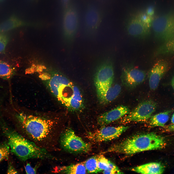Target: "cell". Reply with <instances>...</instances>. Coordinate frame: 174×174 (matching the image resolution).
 Returning <instances> with one entry per match:
<instances>
[{
    "label": "cell",
    "mask_w": 174,
    "mask_h": 174,
    "mask_svg": "<svg viewBox=\"0 0 174 174\" xmlns=\"http://www.w3.org/2000/svg\"><path fill=\"white\" fill-rule=\"evenodd\" d=\"M15 116L25 138L48 151L56 145L59 135L56 119L22 113Z\"/></svg>",
    "instance_id": "cell-1"
},
{
    "label": "cell",
    "mask_w": 174,
    "mask_h": 174,
    "mask_svg": "<svg viewBox=\"0 0 174 174\" xmlns=\"http://www.w3.org/2000/svg\"><path fill=\"white\" fill-rule=\"evenodd\" d=\"M0 125L8 139L11 151L21 160L50 159L52 157L48 151L12 129L1 119L0 120Z\"/></svg>",
    "instance_id": "cell-2"
},
{
    "label": "cell",
    "mask_w": 174,
    "mask_h": 174,
    "mask_svg": "<svg viewBox=\"0 0 174 174\" xmlns=\"http://www.w3.org/2000/svg\"><path fill=\"white\" fill-rule=\"evenodd\" d=\"M166 144L162 136L150 132L129 137L112 146L106 152L132 155L143 151L162 149Z\"/></svg>",
    "instance_id": "cell-3"
},
{
    "label": "cell",
    "mask_w": 174,
    "mask_h": 174,
    "mask_svg": "<svg viewBox=\"0 0 174 174\" xmlns=\"http://www.w3.org/2000/svg\"><path fill=\"white\" fill-rule=\"evenodd\" d=\"M155 39L162 43L174 37V13L159 15L151 23Z\"/></svg>",
    "instance_id": "cell-4"
},
{
    "label": "cell",
    "mask_w": 174,
    "mask_h": 174,
    "mask_svg": "<svg viewBox=\"0 0 174 174\" xmlns=\"http://www.w3.org/2000/svg\"><path fill=\"white\" fill-rule=\"evenodd\" d=\"M114 78L113 65L110 61H104L97 67L94 81L99 100L112 85Z\"/></svg>",
    "instance_id": "cell-5"
},
{
    "label": "cell",
    "mask_w": 174,
    "mask_h": 174,
    "mask_svg": "<svg viewBox=\"0 0 174 174\" xmlns=\"http://www.w3.org/2000/svg\"><path fill=\"white\" fill-rule=\"evenodd\" d=\"M157 104L151 100H147L139 103L128 114L122 117L120 122L126 123L131 122L145 121L149 119L156 110Z\"/></svg>",
    "instance_id": "cell-6"
},
{
    "label": "cell",
    "mask_w": 174,
    "mask_h": 174,
    "mask_svg": "<svg viewBox=\"0 0 174 174\" xmlns=\"http://www.w3.org/2000/svg\"><path fill=\"white\" fill-rule=\"evenodd\" d=\"M60 139L62 147L69 152H86L91 149V145L85 142L81 138L76 135L71 128L67 129L62 132Z\"/></svg>",
    "instance_id": "cell-7"
},
{
    "label": "cell",
    "mask_w": 174,
    "mask_h": 174,
    "mask_svg": "<svg viewBox=\"0 0 174 174\" xmlns=\"http://www.w3.org/2000/svg\"><path fill=\"white\" fill-rule=\"evenodd\" d=\"M78 26V16L77 10L73 4H69L64 11L63 21L64 36L69 44H71L73 41Z\"/></svg>",
    "instance_id": "cell-8"
},
{
    "label": "cell",
    "mask_w": 174,
    "mask_h": 174,
    "mask_svg": "<svg viewBox=\"0 0 174 174\" xmlns=\"http://www.w3.org/2000/svg\"><path fill=\"white\" fill-rule=\"evenodd\" d=\"M129 127L127 126L104 127L89 133L88 138L94 142L111 140L119 137Z\"/></svg>",
    "instance_id": "cell-9"
},
{
    "label": "cell",
    "mask_w": 174,
    "mask_h": 174,
    "mask_svg": "<svg viewBox=\"0 0 174 174\" xmlns=\"http://www.w3.org/2000/svg\"><path fill=\"white\" fill-rule=\"evenodd\" d=\"M102 15L101 11L92 5L87 6L84 17L85 32L89 37L94 35L101 24Z\"/></svg>",
    "instance_id": "cell-10"
},
{
    "label": "cell",
    "mask_w": 174,
    "mask_h": 174,
    "mask_svg": "<svg viewBox=\"0 0 174 174\" xmlns=\"http://www.w3.org/2000/svg\"><path fill=\"white\" fill-rule=\"evenodd\" d=\"M151 27V24L143 20L138 14L130 18L126 26L129 35L141 39L145 38L149 36Z\"/></svg>",
    "instance_id": "cell-11"
},
{
    "label": "cell",
    "mask_w": 174,
    "mask_h": 174,
    "mask_svg": "<svg viewBox=\"0 0 174 174\" xmlns=\"http://www.w3.org/2000/svg\"><path fill=\"white\" fill-rule=\"evenodd\" d=\"M49 85L52 92L62 103L66 99L68 88L72 85L67 78L58 72L52 75Z\"/></svg>",
    "instance_id": "cell-12"
},
{
    "label": "cell",
    "mask_w": 174,
    "mask_h": 174,
    "mask_svg": "<svg viewBox=\"0 0 174 174\" xmlns=\"http://www.w3.org/2000/svg\"><path fill=\"white\" fill-rule=\"evenodd\" d=\"M146 76L145 72L131 67H127L122 69L121 79L126 87L133 88L142 83Z\"/></svg>",
    "instance_id": "cell-13"
},
{
    "label": "cell",
    "mask_w": 174,
    "mask_h": 174,
    "mask_svg": "<svg viewBox=\"0 0 174 174\" xmlns=\"http://www.w3.org/2000/svg\"><path fill=\"white\" fill-rule=\"evenodd\" d=\"M170 68V64L165 59H160L155 62L148 74L149 85L151 90H154L157 89L161 79Z\"/></svg>",
    "instance_id": "cell-14"
},
{
    "label": "cell",
    "mask_w": 174,
    "mask_h": 174,
    "mask_svg": "<svg viewBox=\"0 0 174 174\" xmlns=\"http://www.w3.org/2000/svg\"><path fill=\"white\" fill-rule=\"evenodd\" d=\"M127 106L120 105L99 116L97 119L98 124L101 126L107 125L122 118L128 114L130 111Z\"/></svg>",
    "instance_id": "cell-15"
},
{
    "label": "cell",
    "mask_w": 174,
    "mask_h": 174,
    "mask_svg": "<svg viewBox=\"0 0 174 174\" xmlns=\"http://www.w3.org/2000/svg\"><path fill=\"white\" fill-rule=\"evenodd\" d=\"M33 24L20 19L13 14L0 24V33H6L16 28Z\"/></svg>",
    "instance_id": "cell-16"
},
{
    "label": "cell",
    "mask_w": 174,
    "mask_h": 174,
    "mask_svg": "<svg viewBox=\"0 0 174 174\" xmlns=\"http://www.w3.org/2000/svg\"><path fill=\"white\" fill-rule=\"evenodd\" d=\"M165 168L164 166L161 163L152 162L135 167L132 170L142 174H159L163 173Z\"/></svg>",
    "instance_id": "cell-17"
},
{
    "label": "cell",
    "mask_w": 174,
    "mask_h": 174,
    "mask_svg": "<svg viewBox=\"0 0 174 174\" xmlns=\"http://www.w3.org/2000/svg\"><path fill=\"white\" fill-rule=\"evenodd\" d=\"M52 172L66 174H85L87 170L84 164L80 163L72 164L67 166H56Z\"/></svg>",
    "instance_id": "cell-18"
},
{
    "label": "cell",
    "mask_w": 174,
    "mask_h": 174,
    "mask_svg": "<svg viewBox=\"0 0 174 174\" xmlns=\"http://www.w3.org/2000/svg\"><path fill=\"white\" fill-rule=\"evenodd\" d=\"M83 104L82 98L80 92L76 86H73L72 92L68 98L66 106L73 110L79 109Z\"/></svg>",
    "instance_id": "cell-19"
},
{
    "label": "cell",
    "mask_w": 174,
    "mask_h": 174,
    "mask_svg": "<svg viewBox=\"0 0 174 174\" xmlns=\"http://www.w3.org/2000/svg\"><path fill=\"white\" fill-rule=\"evenodd\" d=\"M121 90V87L118 84L112 85L99 100L100 102L103 104L110 103L117 97Z\"/></svg>",
    "instance_id": "cell-20"
},
{
    "label": "cell",
    "mask_w": 174,
    "mask_h": 174,
    "mask_svg": "<svg viewBox=\"0 0 174 174\" xmlns=\"http://www.w3.org/2000/svg\"><path fill=\"white\" fill-rule=\"evenodd\" d=\"M171 112V110H168L152 116L149 119V125L152 127H164L169 120Z\"/></svg>",
    "instance_id": "cell-21"
},
{
    "label": "cell",
    "mask_w": 174,
    "mask_h": 174,
    "mask_svg": "<svg viewBox=\"0 0 174 174\" xmlns=\"http://www.w3.org/2000/svg\"><path fill=\"white\" fill-rule=\"evenodd\" d=\"M155 56L174 55V37L162 43L156 49Z\"/></svg>",
    "instance_id": "cell-22"
},
{
    "label": "cell",
    "mask_w": 174,
    "mask_h": 174,
    "mask_svg": "<svg viewBox=\"0 0 174 174\" xmlns=\"http://www.w3.org/2000/svg\"><path fill=\"white\" fill-rule=\"evenodd\" d=\"M15 73L14 68L11 65L5 62L0 61V78L9 79Z\"/></svg>",
    "instance_id": "cell-23"
},
{
    "label": "cell",
    "mask_w": 174,
    "mask_h": 174,
    "mask_svg": "<svg viewBox=\"0 0 174 174\" xmlns=\"http://www.w3.org/2000/svg\"><path fill=\"white\" fill-rule=\"evenodd\" d=\"M97 156L92 157L86 161L84 165L87 171L89 173H96L99 172L97 161Z\"/></svg>",
    "instance_id": "cell-24"
},
{
    "label": "cell",
    "mask_w": 174,
    "mask_h": 174,
    "mask_svg": "<svg viewBox=\"0 0 174 174\" xmlns=\"http://www.w3.org/2000/svg\"><path fill=\"white\" fill-rule=\"evenodd\" d=\"M97 161L98 167L99 172L103 171L107 169L110 162L102 155L97 156Z\"/></svg>",
    "instance_id": "cell-25"
},
{
    "label": "cell",
    "mask_w": 174,
    "mask_h": 174,
    "mask_svg": "<svg viewBox=\"0 0 174 174\" xmlns=\"http://www.w3.org/2000/svg\"><path fill=\"white\" fill-rule=\"evenodd\" d=\"M10 149L8 142H4L0 145V162L8 158Z\"/></svg>",
    "instance_id": "cell-26"
},
{
    "label": "cell",
    "mask_w": 174,
    "mask_h": 174,
    "mask_svg": "<svg viewBox=\"0 0 174 174\" xmlns=\"http://www.w3.org/2000/svg\"><path fill=\"white\" fill-rule=\"evenodd\" d=\"M9 40V36L6 33H0V53H4L5 52Z\"/></svg>",
    "instance_id": "cell-27"
},
{
    "label": "cell",
    "mask_w": 174,
    "mask_h": 174,
    "mask_svg": "<svg viewBox=\"0 0 174 174\" xmlns=\"http://www.w3.org/2000/svg\"><path fill=\"white\" fill-rule=\"evenodd\" d=\"M104 174H123L118 168L113 163L110 162L108 168L103 171Z\"/></svg>",
    "instance_id": "cell-28"
},
{
    "label": "cell",
    "mask_w": 174,
    "mask_h": 174,
    "mask_svg": "<svg viewBox=\"0 0 174 174\" xmlns=\"http://www.w3.org/2000/svg\"><path fill=\"white\" fill-rule=\"evenodd\" d=\"M25 171L26 174H36L37 169L36 167H32L29 163H28L25 167Z\"/></svg>",
    "instance_id": "cell-29"
},
{
    "label": "cell",
    "mask_w": 174,
    "mask_h": 174,
    "mask_svg": "<svg viewBox=\"0 0 174 174\" xmlns=\"http://www.w3.org/2000/svg\"><path fill=\"white\" fill-rule=\"evenodd\" d=\"M7 172L8 174H15L18 173V172L13 166L9 164L8 165Z\"/></svg>",
    "instance_id": "cell-30"
},
{
    "label": "cell",
    "mask_w": 174,
    "mask_h": 174,
    "mask_svg": "<svg viewBox=\"0 0 174 174\" xmlns=\"http://www.w3.org/2000/svg\"><path fill=\"white\" fill-rule=\"evenodd\" d=\"M166 130L167 131H174V124L167 126L166 129Z\"/></svg>",
    "instance_id": "cell-31"
},
{
    "label": "cell",
    "mask_w": 174,
    "mask_h": 174,
    "mask_svg": "<svg viewBox=\"0 0 174 174\" xmlns=\"http://www.w3.org/2000/svg\"><path fill=\"white\" fill-rule=\"evenodd\" d=\"M171 122L172 124H174V113L173 115L171 118Z\"/></svg>",
    "instance_id": "cell-32"
},
{
    "label": "cell",
    "mask_w": 174,
    "mask_h": 174,
    "mask_svg": "<svg viewBox=\"0 0 174 174\" xmlns=\"http://www.w3.org/2000/svg\"><path fill=\"white\" fill-rule=\"evenodd\" d=\"M171 84L172 87L174 89V77L172 79Z\"/></svg>",
    "instance_id": "cell-33"
},
{
    "label": "cell",
    "mask_w": 174,
    "mask_h": 174,
    "mask_svg": "<svg viewBox=\"0 0 174 174\" xmlns=\"http://www.w3.org/2000/svg\"><path fill=\"white\" fill-rule=\"evenodd\" d=\"M4 0H0V2H2Z\"/></svg>",
    "instance_id": "cell-34"
}]
</instances>
